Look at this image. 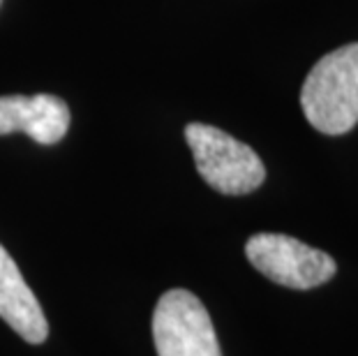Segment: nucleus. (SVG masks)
Listing matches in <instances>:
<instances>
[{
  "mask_svg": "<svg viewBox=\"0 0 358 356\" xmlns=\"http://www.w3.org/2000/svg\"><path fill=\"white\" fill-rule=\"evenodd\" d=\"M308 123L324 134H345L358 123V42L326 54L301 88Z\"/></svg>",
  "mask_w": 358,
  "mask_h": 356,
  "instance_id": "1",
  "label": "nucleus"
},
{
  "mask_svg": "<svg viewBox=\"0 0 358 356\" xmlns=\"http://www.w3.org/2000/svg\"><path fill=\"white\" fill-rule=\"evenodd\" d=\"M196 171L213 190L222 194L255 192L266 180V166L248 143L234 139L220 127L189 123L185 127Z\"/></svg>",
  "mask_w": 358,
  "mask_h": 356,
  "instance_id": "2",
  "label": "nucleus"
},
{
  "mask_svg": "<svg viewBox=\"0 0 358 356\" xmlns=\"http://www.w3.org/2000/svg\"><path fill=\"white\" fill-rule=\"evenodd\" d=\"M157 356H222L206 306L187 290L162 294L153 313Z\"/></svg>",
  "mask_w": 358,
  "mask_h": 356,
  "instance_id": "3",
  "label": "nucleus"
},
{
  "mask_svg": "<svg viewBox=\"0 0 358 356\" xmlns=\"http://www.w3.org/2000/svg\"><path fill=\"white\" fill-rule=\"evenodd\" d=\"M245 255L259 273L292 290L319 287L338 271L331 255L285 234H255L245 243Z\"/></svg>",
  "mask_w": 358,
  "mask_h": 356,
  "instance_id": "4",
  "label": "nucleus"
},
{
  "mask_svg": "<svg viewBox=\"0 0 358 356\" xmlns=\"http://www.w3.org/2000/svg\"><path fill=\"white\" fill-rule=\"evenodd\" d=\"M72 113L56 95H5L0 97V137L24 132L42 146H53L70 130Z\"/></svg>",
  "mask_w": 358,
  "mask_h": 356,
  "instance_id": "5",
  "label": "nucleus"
},
{
  "mask_svg": "<svg viewBox=\"0 0 358 356\" xmlns=\"http://www.w3.org/2000/svg\"><path fill=\"white\" fill-rule=\"evenodd\" d=\"M0 317L30 345H42L49 336V322L40 301L21 276L17 262L0 245Z\"/></svg>",
  "mask_w": 358,
  "mask_h": 356,
  "instance_id": "6",
  "label": "nucleus"
},
{
  "mask_svg": "<svg viewBox=\"0 0 358 356\" xmlns=\"http://www.w3.org/2000/svg\"><path fill=\"white\" fill-rule=\"evenodd\" d=\"M0 3H3V0H0Z\"/></svg>",
  "mask_w": 358,
  "mask_h": 356,
  "instance_id": "7",
  "label": "nucleus"
}]
</instances>
